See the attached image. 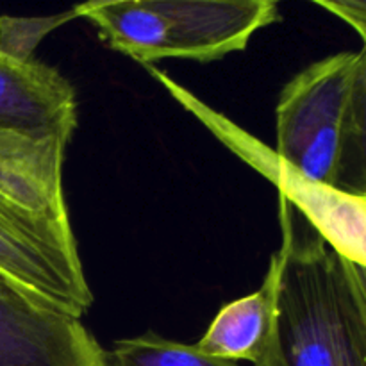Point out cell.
Listing matches in <instances>:
<instances>
[{"instance_id":"cell-1","label":"cell","mask_w":366,"mask_h":366,"mask_svg":"<svg viewBox=\"0 0 366 366\" xmlns=\"http://www.w3.org/2000/svg\"><path fill=\"white\" fill-rule=\"evenodd\" d=\"M272 331L256 366H366V307L350 264L279 195Z\"/></svg>"},{"instance_id":"cell-2","label":"cell","mask_w":366,"mask_h":366,"mask_svg":"<svg viewBox=\"0 0 366 366\" xmlns=\"http://www.w3.org/2000/svg\"><path fill=\"white\" fill-rule=\"evenodd\" d=\"M74 11L99 29L109 49L145 66L222 59L279 18L272 0H93Z\"/></svg>"},{"instance_id":"cell-3","label":"cell","mask_w":366,"mask_h":366,"mask_svg":"<svg viewBox=\"0 0 366 366\" xmlns=\"http://www.w3.org/2000/svg\"><path fill=\"white\" fill-rule=\"evenodd\" d=\"M147 70L231 152L268 179L279 195L285 197L340 256L366 270V200L343 195L300 177L275 156L274 149H268L225 114L207 106L159 68L149 66Z\"/></svg>"},{"instance_id":"cell-4","label":"cell","mask_w":366,"mask_h":366,"mask_svg":"<svg viewBox=\"0 0 366 366\" xmlns=\"http://www.w3.org/2000/svg\"><path fill=\"white\" fill-rule=\"evenodd\" d=\"M360 52L324 57L297 74L279 97L274 152L295 174L331 188Z\"/></svg>"},{"instance_id":"cell-5","label":"cell","mask_w":366,"mask_h":366,"mask_svg":"<svg viewBox=\"0 0 366 366\" xmlns=\"http://www.w3.org/2000/svg\"><path fill=\"white\" fill-rule=\"evenodd\" d=\"M0 272L81 318L93 304L68 214L32 209L0 193Z\"/></svg>"},{"instance_id":"cell-6","label":"cell","mask_w":366,"mask_h":366,"mask_svg":"<svg viewBox=\"0 0 366 366\" xmlns=\"http://www.w3.org/2000/svg\"><path fill=\"white\" fill-rule=\"evenodd\" d=\"M0 366H107L81 318L0 272Z\"/></svg>"},{"instance_id":"cell-7","label":"cell","mask_w":366,"mask_h":366,"mask_svg":"<svg viewBox=\"0 0 366 366\" xmlns=\"http://www.w3.org/2000/svg\"><path fill=\"white\" fill-rule=\"evenodd\" d=\"M75 92L57 70L0 52V132L70 142Z\"/></svg>"},{"instance_id":"cell-8","label":"cell","mask_w":366,"mask_h":366,"mask_svg":"<svg viewBox=\"0 0 366 366\" xmlns=\"http://www.w3.org/2000/svg\"><path fill=\"white\" fill-rule=\"evenodd\" d=\"M275 288L277 268L272 261L261 288L222 307L197 349L220 360L257 365L272 331Z\"/></svg>"},{"instance_id":"cell-9","label":"cell","mask_w":366,"mask_h":366,"mask_svg":"<svg viewBox=\"0 0 366 366\" xmlns=\"http://www.w3.org/2000/svg\"><path fill=\"white\" fill-rule=\"evenodd\" d=\"M332 189L366 200V52L360 50Z\"/></svg>"},{"instance_id":"cell-10","label":"cell","mask_w":366,"mask_h":366,"mask_svg":"<svg viewBox=\"0 0 366 366\" xmlns=\"http://www.w3.org/2000/svg\"><path fill=\"white\" fill-rule=\"evenodd\" d=\"M107 366H239L197 349V345L170 342L161 336L143 335L117 342L107 352Z\"/></svg>"},{"instance_id":"cell-11","label":"cell","mask_w":366,"mask_h":366,"mask_svg":"<svg viewBox=\"0 0 366 366\" xmlns=\"http://www.w3.org/2000/svg\"><path fill=\"white\" fill-rule=\"evenodd\" d=\"M70 18H75V11L50 18L0 16V52L16 59H32V50L43 36Z\"/></svg>"},{"instance_id":"cell-12","label":"cell","mask_w":366,"mask_h":366,"mask_svg":"<svg viewBox=\"0 0 366 366\" xmlns=\"http://www.w3.org/2000/svg\"><path fill=\"white\" fill-rule=\"evenodd\" d=\"M315 4L350 25L363 39L366 52V0H315Z\"/></svg>"},{"instance_id":"cell-13","label":"cell","mask_w":366,"mask_h":366,"mask_svg":"<svg viewBox=\"0 0 366 366\" xmlns=\"http://www.w3.org/2000/svg\"><path fill=\"white\" fill-rule=\"evenodd\" d=\"M349 264H350V272H352V277H354V281H356V286H357V290H360L361 299H363L365 307H366V270L365 268L357 267V264L350 263V261H349Z\"/></svg>"}]
</instances>
